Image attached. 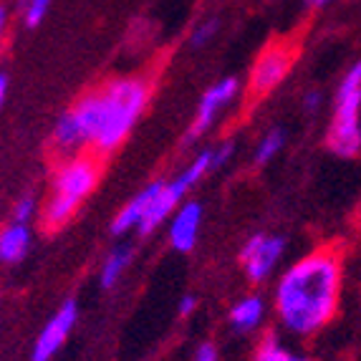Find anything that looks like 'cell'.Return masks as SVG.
<instances>
[{
    "instance_id": "15",
    "label": "cell",
    "mask_w": 361,
    "mask_h": 361,
    "mask_svg": "<svg viewBox=\"0 0 361 361\" xmlns=\"http://www.w3.org/2000/svg\"><path fill=\"white\" fill-rule=\"evenodd\" d=\"M255 361H311V359H303V356L290 354V351L286 349L283 343L278 341L276 336H265L258 346Z\"/></svg>"
},
{
    "instance_id": "25",
    "label": "cell",
    "mask_w": 361,
    "mask_h": 361,
    "mask_svg": "<svg viewBox=\"0 0 361 361\" xmlns=\"http://www.w3.org/2000/svg\"><path fill=\"white\" fill-rule=\"evenodd\" d=\"M306 3H308L311 8H324V6H329L331 0H306Z\"/></svg>"
},
{
    "instance_id": "22",
    "label": "cell",
    "mask_w": 361,
    "mask_h": 361,
    "mask_svg": "<svg viewBox=\"0 0 361 361\" xmlns=\"http://www.w3.org/2000/svg\"><path fill=\"white\" fill-rule=\"evenodd\" d=\"M319 104H321L319 91H308L306 97H303V106H306L308 111H316V109H319Z\"/></svg>"
},
{
    "instance_id": "17",
    "label": "cell",
    "mask_w": 361,
    "mask_h": 361,
    "mask_svg": "<svg viewBox=\"0 0 361 361\" xmlns=\"http://www.w3.org/2000/svg\"><path fill=\"white\" fill-rule=\"evenodd\" d=\"M217 30H220V20L217 18L200 20L192 28V33H190V46H192V49H202V46H207V43L217 36Z\"/></svg>"
},
{
    "instance_id": "24",
    "label": "cell",
    "mask_w": 361,
    "mask_h": 361,
    "mask_svg": "<svg viewBox=\"0 0 361 361\" xmlns=\"http://www.w3.org/2000/svg\"><path fill=\"white\" fill-rule=\"evenodd\" d=\"M6 25H8V11L0 6V43H3V36H6Z\"/></svg>"
},
{
    "instance_id": "11",
    "label": "cell",
    "mask_w": 361,
    "mask_h": 361,
    "mask_svg": "<svg viewBox=\"0 0 361 361\" xmlns=\"http://www.w3.org/2000/svg\"><path fill=\"white\" fill-rule=\"evenodd\" d=\"M162 185H164L162 180H157V182H152L149 187H145L142 192L134 195L127 205L121 207L119 215L114 217V223H111V233H114V235H124V233H129V230H137L139 225H142V220H145L149 205L154 202L157 192L162 190Z\"/></svg>"
},
{
    "instance_id": "8",
    "label": "cell",
    "mask_w": 361,
    "mask_h": 361,
    "mask_svg": "<svg viewBox=\"0 0 361 361\" xmlns=\"http://www.w3.org/2000/svg\"><path fill=\"white\" fill-rule=\"evenodd\" d=\"M78 319V306L73 298H68L59 311L46 321L43 331L38 334L36 343H33V354H30V361H51L56 354L61 351V346L68 341L71 336L73 326H76Z\"/></svg>"
},
{
    "instance_id": "6",
    "label": "cell",
    "mask_w": 361,
    "mask_h": 361,
    "mask_svg": "<svg viewBox=\"0 0 361 361\" xmlns=\"http://www.w3.org/2000/svg\"><path fill=\"white\" fill-rule=\"evenodd\" d=\"M283 253H286V240L278 238V235L258 233L253 238H247L240 250V263L245 268V276L253 283L265 281L273 273V268L278 265V260H281Z\"/></svg>"
},
{
    "instance_id": "1",
    "label": "cell",
    "mask_w": 361,
    "mask_h": 361,
    "mask_svg": "<svg viewBox=\"0 0 361 361\" xmlns=\"http://www.w3.org/2000/svg\"><path fill=\"white\" fill-rule=\"evenodd\" d=\"M149 102L145 78L124 76L99 86L78 99L59 116L54 145L61 152H76L91 145L99 152H111L129 137Z\"/></svg>"
},
{
    "instance_id": "2",
    "label": "cell",
    "mask_w": 361,
    "mask_h": 361,
    "mask_svg": "<svg viewBox=\"0 0 361 361\" xmlns=\"http://www.w3.org/2000/svg\"><path fill=\"white\" fill-rule=\"evenodd\" d=\"M341 258L336 250L321 247L295 260L281 276L276 288V311L286 331L311 336L321 331L338 308Z\"/></svg>"
},
{
    "instance_id": "7",
    "label": "cell",
    "mask_w": 361,
    "mask_h": 361,
    "mask_svg": "<svg viewBox=\"0 0 361 361\" xmlns=\"http://www.w3.org/2000/svg\"><path fill=\"white\" fill-rule=\"evenodd\" d=\"M290 66H293V51L286 43H273L255 61L253 71H250V91L255 97H265L271 94L278 84H283V78L288 76Z\"/></svg>"
},
{
    "instance_id": "21",
    "label": "cell",
    "mask_w": 361,
    "mask_h": 361,
    "mask_svg": "<svg viewBox=\"0 0 361 361\" xmlns=\"http://www.w3.org/2000/svg\"><path fill=\"white\" fill-rule=\"evenodd\" d=\"M195 361H217L215 346H210V343H205V346H200V351H197V356H195Z\"/></svg>"
},
{
    "instance_id": "14",
    "label": "cell",
    "mask_w": 361,
    "mask_h": 361,
    "mask_svg": "<svg viewBox=\"0 0 361 361\" xmlns=\"http://www.w3.org/2000/svg\"><path fill=\"white\" fill-rule=\"evenodd\" d=\"M132 255L134 253L129 245L114 247V250L106 255V260H104V265H102V273H99V281H102L104 288H114V286L119 283L124 271H127L129 263H132Z\"/></svg>"
},
{
    "instance_id": "3",
    "label": "cell",
    "mask_w": 361,
    "mask_h": 361,
    "mask_svg": "<svg viewBox=\"0 0 361 361\" xmlns=\"http://www.w3.org/2000/svg\"><path fill=\"white\" fill-rule=\"evenodd\" d=\"M99 182V164L91 157H71L56 169L49 202L43 207V225L59 230L76 215L78 205L94 192Z\"/></svg>"
},
{
    "instance_id": "19",
    "label": "cell",
    "mask_w": 361,
    "mask_h": 361,
    "mask_svg": "<svg viewBox=\"0 0 361 361\" xmlns=\"http://www.w3.org/2000/svg\"><path fill=\"white\" fill-rule=\"evenodd\" d=\"M33 215H36V197L25 195V197L18 200V205H16V215H13V223L28 225L30 220H33Z\"/></svg>"
},
{
    "instance_id": "23",
    "label": "cell",
    "mask_w": 361,
    "mask_h": 361,
    "mask_svg": "<svg viewBox=\"0 0 361 361\" xmlns=\"http://www.w3.org/2000/svg\"><path fill=\"white\" fill-rule=\"evenodd\" d=\"M6 99H8V76L0 73V106L6 104Z\"/></svg>"
},
{
    "instance_id": "10",
    "label": "cell",
    "mask_w": 361,
    "mask_h": 361,
    "mask_svg": "<svg viewBox=\"0 0 361 361\" xmlns=\"http://www.w3.org/2000/svg\"><path fill=\"white\" fill-rule=\"evenodd\" d=\"M169 223V243L175 250L180 253H190L197 243L200 235V225H202V205L190 200V202H182L172 217L167 220Z\"/></svg>"
},
{
    "instance_id": "18",
    "label": "cell",
    "mask_w": 361,
    "mask_h": 361,
    "mask_svg": "<svg viewBox=\"0 0 361 361\" xmlns=\"http://www.w3.org/2000/svg\"><path fill=\"white\" fill-rule=\"evenodd\" d=\"M51 8V0H28L25 3V11H23V20L28 28H36L43 18H46V13Z\"/></svg>"
},
{
    "instance_id": "5",
    "label": "cell",
    "mask_w": 361,
    "mask_h": 361,
    "mask_svg": "<svg viewBox=\"0 0 361 361\" xmlns=\"http://www.w3.org/2000/svg\"><path fill=\"white\" fill-rule=\"evenodd\" d=\"M210 172H215V169H212V149H202L192 162L187 164L180 175L175 177V180L164 182L162 190L157 192L154 202H152L149 210H147L142 225L137 228V233L149 235V233H154L162 223H167L169 217H172V212L185 202V195L190 192L202 177L210 175Z\"/></svg>"
},
{
    "instance_id": "9",
    "label": "cell",
    "mask_w": 361,
    "mask_h": 361,
    "mask_svg": "<svg viewBox=\"0 0 361 361\" xmlns=\"http://www.w3.org/2000/svg\"><path fill=\"white\" fill-rule=\"evenodd\" d=\"M238 89H240L238 78L228 76V78H220L217 84H212L210 89L202 94V99H200V104H197V114H195L192 124H190V132H187V137H185L187 145L195 142V139H200L212 124H215L217 114L238 97Z\"/></svg>"
},
{
    "instance_id": "16",
    "label": "cell",
    "mask_w": 361,
    "mask_h": 361,
    "mask_svg": "<svg viewBox=\"0 0 361 361\" xmlns=\"http://www.w3.org/2000/svg\"><path fill=\"white\" fill-rule=\"evenodd\" d=\"M286 145V132L283 129H271L260 139L258 149H255V164H268L271 159H276L278 152L283 149Z\"/></svg>"
},
{
    "instance_id": "13",
    "label": "cell",
    "mask_w": 361,
    "mask_h": 361,
    "mask_svg": "<svg viewBox=\"0 0 361 361\" xmlns=\"http://www.w3.org/2000/svg\"><path fill=\"white\" fill-rule=\"evenodd\" d=\"M265 303L260 301L258 295H247L235 303L233 311H230V324L238 329V331H253L255 326L263 321Z\"/></svg>"
},
{
    "instance_id": "20",
    "label": "cell",
    "mask_w": 361,
    "mask_h": 361,
    "mask_svg": "<svg viewBox=\"0 0 361 361\" xmlns=\"http://www.w3.org/2000/svg\"><path fill=\"white\" fill-rule=\"evenodd\" d=\"M197 306V298L195 295H182L180 298V316H190Z\"/></svg>"
},
{
    "instance_id": "12",
    "label": "cell",
    "mask_w": 361,
    "mask_h": 361,
    "mask_svg": "<svg viewBox=\"0 0 361 361\" xmlns=\"http://www.w3.org/2000/svg\"><path fill=\"white\" fill-rule=\"evenodd\" d=\"M30 247V230L28 225L11 223L0 233V263H18L25 258Z\"/></svg>"
},
{
    "instance_id": "4",
    "label": "cell",
    "mask_w": 361,
    "mask_h": 361,
    "mask_svg": "<svg viewBox=\"0 0 361 361\" xmlns=\"http://www.w3.org/2000/svg\"><path fill=\"white\" fill-rule=\"evenodd\" d=\"M331 152L338 157H356L361 152V61L343 73L334 102V119L329 137Z\"/></svg>"
}]
</instances>
